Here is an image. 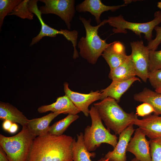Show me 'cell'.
<instances>
[{
	"mask_svg": "<svg viewBox=\"0 0 161 161\" xmlns=\"http://www.w3.org/2000/svg\"><path fill=\"white\" fill-rule=\"evenodd\" d=\"M74 139L64 134L38 136L33 140L28 161H73Z\"/></svg>",
	"mask_w": 161,
	"mask_h": 161,
	"instance_id": "6da1fadb",
	"label": "cell"
},
{
	"mask_svg": "<svg viewBox=\"0 0 161 161\" xmlns=\"http://www.w3.org/2000/svg\"><path fill=\"white\" fill-rule=\"evenodd\" d=\"M102 120L109 130L120 134L129 125L133 124L137 115L125 112L114 98L108 97L93 104Z\"/></svg>",
	"mask_w": 161,
	"mask_h": 161,
	"instance_id": "7a4b0ae2",
	"label": "cell"
},
{
	"mask_svg": "<svg viewBox=\"0 0 161 161\" xmlns=\"http://www.w3.org/2000/svg\"><path fill=\"white\" fill-rule=\"evenodd\" d=\"M79 18L83 24L86 32L85 37H82L78 43L79 54L89 63L95 64L110 44L106 42V40L101 39L98 34L99 27L108 23L107 19L94 26L91 24V18L87 20L81 16Z\"/></svg>",
	"mask_w": 161,
	"mask_h": 161,
	"instance_id": "3957f363",
	"label": "cell"
},
{
	"mask_svg": "<svg viewBox=\"0 0 161 161\" xmlns=\"http://www.w3.org/2000/svg\"><path fill=\"white\" fill-rule=\"evenodd\" d=\"M35 137L27 126H23L21 131L13 136L7 137L0 134V147L9 161H28Z\"/></svg>",
	"mask_w": 161,
	"mask_h": 161,
	"instance_id": "277c9868",
	"label": "cell"
},
{
	"mask_svg": "<svg viewBox=\"0 0 161 161\" xmlns=\"http://www.w3.org/2000/svg\"><path fill=\"white\" fill-rule=\"evenodd\" d=\"M92 124L85 128L83 134L85 146L89 151H95L101 144L106 143L114 148L116 145L117 137L111 134L109 129L104 126L102 120L95 108L92 106L89 111Z\"/></svg>",
	"mask_w": 161,
	"mask_h": 161,
	"instance_id": "5b68a950",
	"label": "cell"
},
{
	"mask_svg": "<svg viewBox=\"0 0 161 161\" xmlns=\"http://www.w3.org/2000/svg\"><path fill=\"white\" fill-rule=\"evenodd\" d=\"M108 23L114 27V34L127 33L126 30H131L137 35L141 37V33L145 35V38L149 42L152 37V31L155 27L161 23V11H158L154 14L151 21L145 23H135L126 20L122 15L110 16L108 18Z\"/></svg>",
	"mask_w": 161,
	"mask_h": 161,
	"instance_id": "8992f818",
	"label": "cell"
},
{
	"mask_svg": "<svg viewBox=\"0 0 161 161\" xmlns=\"http://www.w3.org/2000/svg\"><path fill=\"white\" fill-rule=\"evenodd\" d=\"M45 5L39 10L43 14H53L59 16L65 23L67 28H71V22L76 12L74 0H40Z\"/></svg>",
	"mask_w": 161,
	"mask_h": 161,
	"instance_id": "52a82bcc",
	"label": "cell"
},
{
	"mask_svg": "<svg viewBox=\"0 0 161 161\" xmlns=\"http://www.w3.org/2000/svg\"><path fill=\"white\" fill-rule=\"evenodd\" d=\"M130 45L132 51L130 55L136 75L146 83L149 75V50L142 40L131 42Z\"/></svg>",
	"mask_w": 161,
	"mask_h": 161,
	"instance_id": "ba28073f",
	"label": "cell"
},
{
	"mask_svg": "<svg viewBox=\"0 0 161 161\" xmlns=\"http://www.w3.org/2000/svg\"><path fill=\"white\" fill-rule=\"evenodd\" d=\"M64 91L66 95L75 105L88 117L89 114V106L95 101L101 99V92L99 90L92 91L89 94H83L72 91L69 87V84L65 82Z\"/></svg>",
	"mask_w": 161,
	"mask_h": 161,
	"instance_id": "9c48e42d",
	"label": "cell"
},
{
	"mask_svg": "<svg viewBox=\"0 0 161 161\" xmlns=\"http://www.w3.org/2000/svg\"><path fill=\"white\" fill-rule=\"evenodd\" d=\"M145 136L139 128H137L127 148V151L133 154L140 161H151L150 142L147 140Z\"/></svg>",
	"mask_w": 161,
	"mask_h": 161,
	"instance_id": "30bf717a",
	"label": "cell"
},
{
	"mask_svg": "<svg viewBox=\"0 0 161 161\" xmlns=\"http://www.w3.org/2000/svg\"><path fill=\"white\" fill-rule=\"evenodd\" d=\"M133 125H129L120 134L116 145L106 154V158L110 161H126L127 147L135 130Z\"/></svg>",
	"mask_w": 161,
	"mask_h": 161,
	"instance_id": "8fae6325",
	"label": "cell"
},
{
	"mask_svg": "<svg viewBox=\"0 0 161 161\" xmlns=\"http://www.w3.org/2000/svg\"><path fill=\"white\" fill-rule=\"evenodd\" d=\"M37 0H29L28 3V8L29 11L35 14L38 17L41 25V28L39 33L32 39L30 44V47L39 42L43 37L49 36L55 37L57 35L60 34L65 36L67 33V30L61 29L60 30L52 28L46 24L41 17L42 13L37 6Z\"/></svg>",
	"mask_w": 161,
	"mask_h": 161,
	"instance_id": "7c38bea8",
	"label": "cell"
},
{
	"mask_svg": "<svg viewBox=\"0 0 161 161\" xmlns=\"http://www.w3.org/2000/svg\"><path fill=\"white\" fill-rule=\"evenodd\" d=\"M133 125L137 126L150 139L161 138V115L150 114L142 119L138 117Z\"/></svg>",
	"mask_w": 161,
	"mask_h": 161,
	"instance_id": "4fadbf2b",
	"label": "cell"
},
{
	"mask_svg": "<svg viewBox=\"0 0 161 161\" xmlns=\"http://www.w3.org/2000/svg\"><path fill=\"white\" fill-rule=\"evenodd\" d=\"M126 4L117 6H107L100 0H85L76 6V10L79 13L88 12L94 16L98 24L101 23L100 16L104 12L110 10L114 11L122 7L126 6Z\"/></svg>",
	"mask_w": 161,
	"mask_h": 161,
	"instance_id": "5bb4252c",
	"label": "cell"
},
{
	"mask_svg": "<svg viewBox=\"0 0 161 161\" xmlns=\"http://www.w3.org/2000/svg\"><path fill=\"white\" fill-rule=\"evenodd\" d=\"M109 65L110 70L117 67L128 57L124 45L119 41L110 44L103 52L102 55Z\"/></svg>",
	"mask_w": 161,
	"mask_h": 161,
	"instance_id": "9a60e30c",
	"label": "cell"
},
{
	"mask_svg": "<svg viewBox=\"0 0 161 161\" xmlns=\"http://www.w3.org/2000/svg\"><path fill=\"white\" fill-rule=\"evenodd\" d=\"M137 81H140L136 77L125 80H112L108 86L101 90V100L110 97L114 99L117 102H119L123 94L134 83Z\"/></svg>",
	"mask_w": 161,
	"mask_h": 161,
	"instance_id": "2e32d148",
	"label": "cell"
},
{
	"mask_svg": "<svg viewBox=\"0 0 161 161\" xmlns=\"http://www.w3.org/2000/svg\"><path fill=\"white\" fill-rule=\"evenodd\" d=\"M37 110L40 113L51 111L52 112H58L62 114H77L80 112L66 95L58 97L56 101L51 104L39 107Z\"/></svg>",
	"mask_w": 161,
	"mask_h": 161,
	"instance_id": "e0dca14e",
	"label": "cell"
},
{
	"mask_svg": "<svg viewBox=\"0 0 161 161\" xmlns=\"http://www.w3.org/2000/svg\"><path fill=\"white\" fill-rule=\"evenodd\" d=\"M60 112H52L41 117L29 120L27 126L30 133L36 137L43 136L48 133L49 125Z\"/></svg>",
	"mask_w": 161,
	"mask_h": 161,
	"instance_id": "ac0fdd59",
	"label": "cell"
},
{
	"mask_svg": "<svg viewBox=\"0 0 161 161\" xmlns=\"http://www.w3.org/2000/svg\"><path fill=\"white\" fill-rule=\"evenodd\" d=\"M135 68L130 55L120 65L110 70L109 77L112 80H125L136 77Z\"/></svg>",
	"mask_w": 161,
	"mask_h": 161,
	"instance_id": "d6986e66",
	"label": "cell"
},
{
	"mask_svg": "<svg viewBox=\"0 0 161 161\" xmlns=\"http://www.w3.org/2000/svg\"><path fill=\"white\" fill-rule=\"evenodd\" d=\"M0 119L18 123L22 127L27 126L29 120L17 108L8 103L0 102Z\"/></svg>",
	"mask_w": 161,
	"mask_h": 161,
	"instance_id": "ffe728a7",
	"label": "cell"
},
{
	"mask_svg": "<svg viewBox=\"0 0 161 161\" xmlns=\"http://www.w3.org/2000/svg\"><path fill=\"white\" fill-rule=\"evenodd\" d=\"M133 97L136 101L150 105L154 109V114L161 115V93L145 88L141 92L135 94Z\"/></svg>",
	"mask_w": 161,
	"mask_h": 161,
	"instance_id": "44dd1931",
	"label": "cell"
},
{
	"mask_svg": "<svg viewBox=\"0 0 161 161\" xmlns=\"http://www.w3.org/2000/svg\"><path fill=\"white\" fill-rule=\"evenodd\" d=\"M73 161H92L90 157H94L95 153H90L85 144L83 134L80 132L77 135L76 141L74 139L72 146ZM100 160L97 161H100Z\"/></svg>",
	"mask_w": 161,
	"mask_h": 161,
	"instance_id": "7402d4cb",
	"label": "cell"
},
{
	"mask_svg": "<svg viewBox=\"0 0 161 161\" xmlns=\"http://www.w3.org/2000/svg\"><path fill=\"white\" fill-rule=\"evenodd\" d=\"M79 117V115L77 114H68L65 118L56 122L50 126L48 133L55 136L62 135L69 126Z\"/></svg>",
	"mask_w": 161,
	"mask_h": 161,
	"instance_id": "603a6c76",
	"label": "cell"
},
{
	"mask_svg": "<svg viewBox=\"0 0 161 161\" xmlns=\"http://www.w3.org/2000/svg\"><path fill=\"white\" fill-rule=\"evenodd\" d=\"M22 1V0H0V30L5 17L11 13L15 8Z\"/></svg>",
	"mask_w": 161,
	"mask_h": 161,
	"instance_id": "cb8c5ba5",
	"label": "cell"
},
{
	"mask_svg": "<svg viewBox=\"0 0 161 161\" xmlns=\"http://www.w3.org/2000/svg\"><path fill=\"white\" fill-rule=\"evenodd\" d=\"M28 1L29 0L22 1L8 15H15L23 19H33L34 14L29 11L28 8Z\"/></svg>",
	"mask_w": 161,
	"mask_h": 161,
	"instance_id": "d4e9b609",
	"label": "cell"
},
{
	"mask_svg": "<svg viewBox=\"0 0 161 161\" xmlns=\"http://www.w3.org/2000/svg\"><path fill=\"white\" fill-rule=\"evenodd\" d=\"M161 69V49L149 50V72Z\"/></svg>",
	"mask_w": 161,
	"mask_h": 161,
	"instance_id": "484cf974",
	"label": "cell"
},
{
	"mask_svg": "<svg viewBox=\"0 0 161 161\" xmlns=\"http://www.w3.org/2000/svg\"><path fill=\"white\" fill-rule=\"evenodd\" d=\"M149 142L151 161H161V138L150 139Z\"/></svg>",
	"mask_w": 161,
	"mask_h": 161,
	"instance_id": "4316f807",
	"label": "cell"
},
{
	"mask_svg": "<svg viewBox=\"0 0 161 161\" xmlns=\"http://www.w3.org/2000/svg\"><path fill=\"white\" fill-rule=\"evenodd\" d=\"M148 79L155 89H161V69L149 72Z\"/></svg>",
	"mask_w": 161,
	"mask_h": 161,
	"instance_id": "83f0119b",
	"label": "cell"
},
{
	"mask_svg": "<svg viewBox=\"0 0 161 161\" xmlns=\"http://www.w3.org/2000/svg\"><path fill=\"white\" fill-rule=\"evenodd\" d=\"M154 29L156 32V37L149 42L147 46L149 50H156L161 43V27L157 26Z\"/></svg>",
	"mask_w": 161,
	"mask_h": 161,
	"instance_id": "f1b7e54d",
	"label": "cell"
},
{
	"mask_svg": "<svg viewBox=\"0 0 161 161\" xmlns=\"http://www.w3.org/2000/svg\"><path fill=\"white\" fill-rule=\"evenodd\" d=\"M154 111L153 108L150 105L143 103L136 108V114L137 116L144 117L150 114Z\"/></svg>",
	"mask_w": 161,
	"mask_h": 161,
	"instance_id": "f546056e",
	"label": "cell"
},
{
	"mask_svg": "<svg viewBox=\"0 0 161 161\" xmlns=\"http://www.w3.org/2000/svg\"><path fill=\"white\" fill-rule=\"evenodd\" d=\"M13 123L12 122L8 120H4L2 125L3 129L8 131Z\"/></svg>",
	"mask_w": 161,
	"mask_h": 161,
	"instance_id": "4dcf8cb0",
	"label": "cell"
},
{
	"mask_svg": "<svg viewBox=\"0 0 161 161\" xmlns=\"http://www.w3.org/2000/svg\"><path fill=\"white\" fill-rule=\"evenodd\" d=\"M0 161H9L5 152L1 147H0Z\"/></svg>",
	"mask_w": 161,
	"mask_h": 161,
	"instance_id": "1f68e13d",
	"label": "cell"
},
{
	"mask_svg": "<svg viewBox=\"0 0 161 161\" xmlns=\"http://www.w3.org/2000/svg\"><path fill=\"white\" fill-rule=\"evenodd\" d=\"M18 129V125L16 123H13L8 132L11 134H14L16 133Z\"/></svg>",
	"mask_w": 161,
	"mask_h": 161,
	"instance_id": "d6a6232c",
	"label": "cell"
},
{
	"mask_svg": "<svg viewBox=\"0 0 161 161\" xmlns=\"http://www.w3.org/2000/svg\"><path fill=\"white\" fill-rule=\"evenodd\" d=\"M100 160V161H110L105 157L101 158Z\"/></svg>",
	"mask_w": 161,
	"mask_h": 161,
	"instance_id": "836d02e7",
	"label": "cell"
},
{
	"mask_svg": "<svg viewBox=\"0 0 161 161\" xmlns=\"http://www.w3.org/2000/svg\"><path fill=\"white\" fill-rule=\"evenodd\" d=\"M157 6L161 10V1L158 2L157 4Z\"/></svg>",
	"mask_w": 161,
	"mask_h": 161,
	"instance_id": "e575fe53",
	"label": "cell"
},
{
	"mask_svg": "<svg viewBox=\"0 0 161 161\" xmlns=\"http://www.w3.org/2000/svg\"><path fill=\"white\" fill-rule=\"evenodd\" d=\"M155 91L157 92L161 93V89H155Z\"/></svg>",
	"mask_w": 161,
	"mask_h": 161,
	"instance_id": "d590c367",
	"label": "cell"
},
{
	"mask_svg": "<svg viewBox=\"0 0 161 161\" xmlns=\"http://www.w3.org/2000/svg\"><path fill=\"white\" fill-rule=\"evenodd\" d=\"M131 161H140L138 160L136 158H135L133 159Z\"/></svg>",
	"mask_w": 161,
	"mask_h": 161,
	"instance_id": "8d00e7d4",
	"label": "cell"
}]
</instances>
